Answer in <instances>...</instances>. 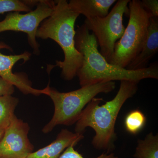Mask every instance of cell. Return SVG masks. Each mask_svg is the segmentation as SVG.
<instances>
[{"mask_svg": "<svg viewBox=\"0 0 158 158\" xmlns=\"http://www.w3.org/2000/svg\"><path fill=\"white\" fill-rule=\"evenodd\" d=\"M76 47L83 56V63L77 76L81 87L102 82L131 81L139 84L141 80L158 79L157 63L147 68L131 70L110 64L100 53L98 44L93 33L90 34L85 24L76 31Z\"/></svg>", "mask_w": 158, "mask_h": 158, "instance_id": "obj_1", "label": "cell"}, {"mask_svg": "<svg viewBox=\"0 0 158 158\" xmlns=\"http://www.w3.org/2000/svg\"><path fill=\"white\" fill-rule=\"evenodd\" d=\"M138 84L131 81H121L115 97L101 106L99 104L103 101L102 98L92 99L76 123L75 132L83 135L86 128H91L95 133L91 142L93 147L111 153L114 149L117 139L115 127L117 116L125 102L137 93Z\"/></svg>", "mask_w": 158, "mask_h": 158, "instance_id": "obj_2", "label": "cell"}, {"mask_svg": "<svg viewBox=\"0 0 158 158\" xmlns=\"http://www.w3.org/2000/svg\"><path fill=\"white\" fill-rule=\"evenodd\" d=\"M79 15L71 9L66 0L56 1L52 14L41 23L36 35L41 39L53 40L62 49L64 60L56 61L52 68L61 69V76L65 81L77 76L83 63V56L77 50L75 40V25Z\"/></svg>", "mask_w": 158, "mask_h": 158, "instance_id": "obj_3", "label": "cell"}, {"mask_svg": "<svg viewBox=\"0 0 158 158\" xmlns=\"http://www.w3.org/2000/svg\"><path fill=\"white\" fill-rule=\"evenodd\" d=\"M116 87L115 82H102L70 92H61L49 86L47 95L53 102L54 113L50 121L42 129V132H51L57 126H69L76 123L92 99L100 94L112 92Z\"/></svg>", "mask_w": 158, "mask_h": 158, "instance_id": "obj_4", "label": "cell"}, {"mask_svg": "<svg viewBox=\"0 0 158 158\" xmlns=\"http://www.w3.org/2000/svg\"><path fill=\"white\" fill-rule=\"evenodd\" d=\"M129 20L124 34L116 42L109 63L126 68L143 48L152 15L142 7L141 1H130Z\"/></svg>", "mask_w": 158, "mask_h": 158, "instance_id": "obj_5", "label": "cell"}, {"mask_svg": "<svg viewBox=\"0 0 158 158\" xmlns=\"http://www.w3.org/2000/svg\"><path fill=\"white\" fill-rule=\"evenodd\" d=\"M130 0H118L112 10L104 17L86 19L84 24L92 31L100 48V53L109 62L114 52V47L124 34V15H129Z\"/></svg>", "mask_w": 158, "mask_h": 158, "instance_id": "obj_6", "label": "cell"}, {"mask_svg": "<svg viewBox=\"0 0 158 158\" xmlns=\"http://www.w3.org/2000/svg\"><path fill=\"white\" fill-rule=\"evenodd\" d=\"M55 3L52 1H39L36 9L26 14L17 11L10 12L0 22V33L14 31L26 33L34 53L39 55L40 46L36 36L37 30L40 24L52 14Z\"/></svg>", "mask_w": 158, "mask_h": 158, "instance_id": "obj_7", "label": "cell"}, {"mask_svg": "<svg viewBox=\"0 0 158 158\" xmlns=\"http://www.w3.org/2000/svg\"><path fill=\"white\" fill-rule=\"evenodd\" d=\"M28 123L15 116L0 140V158H27L34 152Z\"/></svg>", "mask_w": 158, "mask_h": 158, "instance_id": "obj_8", "label": "cell"}, {"mask_svg": "<svg viewBox=\"0 0 158 158\" xmlns=\"http://www.w3.org/2000/svg\"><path fill=\"white\" fill-rule=\"evenodd\" d=\"M2 49H11V48L2 42H0V51ZM31 54L25 52L20 55H8L2 54L0 52V77L11 83L25 94H31L35 96L41 94L47 95L49 86L43 89L33 88L31 82L22 74L14 73L12 71L13 66L20 60L25 62L29 60Z\"/></svg>", "mask_w": 158, "mask_h": 158, "instance_id": "obj_9", "label": "cell"}, {"mask_svg": "<svg viewBox=\"0 0 158 158\" xmlns=\"http://www.w3.org/2000/svg\"><path fill=\"white\" fill-rule=\"evenodd\" d=\"M83 138V135L62 129L52 143L33 152L27 158H59L66 148L71 145L75 146Z\"/></svg>", "mask_w": 158, "mask_h": 158, "instance_id": "obj_10", "label": "cell"}, {"mask_svg": "<svg viewBox=\"0 0 158 158\" xmlns=\"http://www.w3.org/2000/svg\"><path fill=\"white\" fill-rule=\"evenodd\" d=\"M158 51V17L150 19L147 39L137 57L128 65L126 69L140 70L147 68L150 61Z\"/></svg>", "mask_w": 158, "mask_h": 158, "instance_id": "obj_11", "label": "cell"}, {"mask_svg": "<svg viewBox=\"0 0 158 158\" xmlns=\"http://www.w3.org/2000/svg\"><path fill=\"white\" fill-rule=\"evenodd\" d=\"M116 0H70L69 6L73 11L83 15L86 19L103 18L109 13L110 7Z\"/></svg>", "mask_w": 158, "mask_h": 158, "instance_id": "obj_12", "label": "cell"}, {"mask_svg": "<svg viewBox=\"0 0 158 158\" xmlns=\"http://www.w3.org/2000/svg\"><path fill=\"white\" fill-rule=\"evenodd\" d=\"M135 158H158V135L152 132L148 134L143 139H138Z\"/></svg>", "mask_w": 158, "mask_h": 158, "instance_id": "obj_13", "label": "cell"}, {"mask_svg": "<svg viewBox=\"0 0 158 158\" xmlns=\"http://www.w3.org/2000/svg\"><path fill=\"white\" fill-rule=\"evenodd\" d=\"M19 102L11 95L0 96V127L6 128L15 116V111Z\"/></svg>", "mask_w": 158, "mask_h": 158, "instance_id": "obj_14", "label": "cell"}, {"mask_svg": "<svg viewBox=\"0 0 158 158\" xmlns=\"http://www.w3.org/2000/svg\"><path fill=\"white\" fill-rule=\"evenodd\" d=\"M146 123V117L139 110H132L128 113L124 119L125 129L130 134L135 135L144 128Z\"/></svg>", "mask_w": 158, "mask_h": 158, "instance_id": "obj_15", "label": "cell"}, {"mask_svg": "<svg viewBox=\"0 0 158 158\" xmlns=\"http://www.w3.org/2000/svg\"><path fill=\"white\" fill-rule=\"evenodd\" d=\"M38 1H19V0H0V14L6 12L32 11L31 6L38 2Z\"/></svg>", "mask_w": 158, "mask_h": 158, "instance_id": "obj_16", "label": "cell"}, {"mask_svg": "<svg viewBox=\"0 0 158 158\" xmlns=\"http://www.w3.org/2000/svg\"><path fill=\"white\" fill-rule=\"evenodd\" d=\"M74 145H71L66 148L61 154L59 158H85L74 148ZM95 158H118L113 153H103Z\"/></svg>", "mask_w": 158, "mask_h": 158, "instance_id": "obj_17", "label": "cell"}, {"mask_svg": "<svg viewBox=\"0 0 158 158\" xmlns=\"http://www.w3.org/2000/svg\"><path fill=\"white\" fill-rule=\"evenodd\" d=\"M141 2L142 7L150 13L152 17H158V0H142Z\"/></svg>", "mask_w": 158, "mask_h": 158, "instance_id": "obj_18", "label": "cell"}, {"mask_svg": "<svg viewBox=\"0 0 158 158\" xmlns=\"http://www.w3.org/2000/svg\"><path fill=\"white\" fill-rule=\"evenodd\" d=\"M14 92V86L0 77V96L12 95Z\"/></svg>", "mask_w": 158, "mask_h": 158, "instance_id": "obj_19", "label": "cell"}, {"mask_svg": "<svg viewBox=\"0 0 158 158\" xmlns=\"http://www.w3.org/2000/svg\"><path fill=\"white\" fill-rule=\"evenodd\" d=\"M6 129V128H4L0 127V140H1L2 138Z\"/></svg>", "mask_w": 158, "mask_h": 158, "instance_id": "obj_20", "label": "cell"}]
</instances>
